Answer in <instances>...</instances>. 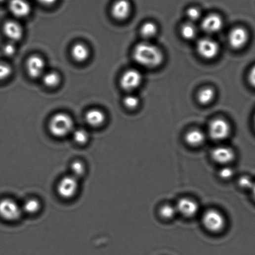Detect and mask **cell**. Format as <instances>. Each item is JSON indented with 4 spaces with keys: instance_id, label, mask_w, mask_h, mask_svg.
I'll use <instances>...</instances> for the list:
<instances>
[{
    "instance_id": "obj_1",
    "label": "cell",
    "mask_w": 255,
    "mask_h": 255,
    "mask_svg": "<svg viewBox=\"0 0 255 255\" xmlns=\"http://www.w3.org/2000/svg\"><path fill=\"white\" fill-rule=\"evenodd\" d=\"M133 58L139 65L156 68L163 63L164 56L159 47L148 42L137 44L133 50Z\"/></svg>"
},
{
    "instance_id": "obj_2",
    "label": "cell",
    "mask_w": 255,
    "mask_h": 255,
    "mask_svg": "<svg viewBox=\"0 0 255 255\" xmlns=\"http://www.w3.org/2000/svg\"><path fill=\"white\" fill-rule=\"evenodd\" d=\"M48 128L53 136L62 138L67 136L74 129L73 119L68 114L57 113L52 117L49 121Z\"/></svg>"
},
{
    "instance_id": "obj_3",
    "label": "cell",
    "mask_w": 255,
    "mask_h": 255,
    "mask_svg": "<svg viewBox=\"0 0 255 255\" xmlns=\"http://www.w3.org/2000/svg\"><path fill=\"white\" fill-rule=\"evenodd\" d=\"M202 223L207 230L212 233L221 232L226 225L225 216L220 211L209 209L205 212L202 218Z\"/></svg>"
},
{
    "instance_id": "obj_4",
    "label": "cell",
    "mask_w": 255,
    "mask_h": 255,
    "mask_svg": "<svg viewBox=\"0 0 255 255\" xmlns=\"http://www.w3.org/2000/svg\"><path fill=\"white\" fill-rule=\"evenodd\" d=\"M22 213L21 206L15 200L9 198H5L0 200V217L4 220H18L20 218Z\"/></svg>"
},
{
    "instance_id": "obj_5",
    "label": "cell",
    "mask_w": 255,
    "mask_h": 255,
    "mask_svg": "<svg viewBox=\"0 0 255 255\" xmlns=\"http://www.w3.org/2000/svg\"><path fill=\"white\" fill-rule=\"evenodd\" d=\"M210 137L215 141H222L230 136L231 127L223 119H215L210 123L208 128Z\"/></svg>"
},
{
    "instance_id": "obj_6",
    "label": "cell",
    "mask_w": 255,
    "mask_h": 255,
    "mask_svg": "<svg viewBox=\"0 0 255 255\" xmlns=\"http://www.w3.org/2000/svg\"><path fill=\"white\" fill-rule=\"evenodd\" d=\"M78 189V179L71 175L62 178L57 185L58 195L66 200L73 199L77 194Z\"/></svg>"
},
{
    "instance_id": "obj_7",
    "label": "cell",
    "mask_w": 255,
    "mask_h": 255,
    "mask_svg": "<svg viewBox=\"0 0 255 255\" xmlns=\"http://www.w3.org/2000/svg\"><path fill=\"white\" fill-rule=\"evenodd\" d=\"M197 51L199 55L206 59H212L218 55L220 47L214 40L210 38H204L199 40Z\"/></svg>"
},
{
    "instance_id": "obj_8",
    "label": "cell",
    "mask_w": 255,
    "mask_h": 255,
    "mask_svg": "<svg viewBox=\"0 0 255 255\" xmlns=\"http://www.w3.org/2000/svg\"><path fill=\"white\" fill-rule=\"evenodd\" d=\"M142 82V74L134 69H130L123 74L121 77L120 85L124 90L132 91L139 87Z\"/></svg>"
},
{
    "instance_id": "obj_9",
    "label": "cell",
    "mask_w": 255,
    "mask_h": 255,
    "mask_svg": "<svg viewBox=\"0 0 255 255\" xmlns=\"http://www.w3.org/2000/svg\"><path fill=\"white\" fill-rule=\"evenodd\" d=\"M211 157L215 163L225 166L233 161L235 153L231 147L220 145L212 150Z\"/></svg>"
},
{
    "instance_id": "obj_10",
    "label": "cell",
    "mask_w": 255,
    "mask_h": 255,
    "mask_svg": "<svg viewBox=\"0 0 255 255\" xmlns=\"http://www.w3.org/2000/svg\"><path fill=\"white\" fill-rule=\"evenodd\" d=\"M249 40V32L243 27H236L228 35V42L235 49H240L246 46Z\"/></svg>"
},
{
    "instance_id": "obj_11",
    "label": "cell",
    "mask_w": 255,
    "mask_h": 255,
    "mask_svg": "<svg viewBox=\"0 0 255 255\" xmlns=\"http://www.w3.org/2000/svg\"><path fill=\"white\" fill-rule=\"evenodd\" d=\"M175 207L177 213L186 218L194 217L199 211V204L190 198H182L178 200Z\"/></svg>"
},
{
    "instance_id": "obj_12",
    "label": "cell",
    "mask_w": 255,
    "mask_h": 255,
    "mask_svg": "<svg viewBox=\"0 0 255 255\" xmlns=\"http://www.w3.org/2000/svg\"><path fill=\"white\" fill-rule=\"evenodd\" d=\"M26 66L28 75L36 79L43 76L46 63L41 56L33 55L28 59Z\"/></svg>"
},
{
    "instance_id": "obj_13",
    "label": "cell",
    "mask_w": 255,
    "mask_h": 255,
    "mask_svg": "<svg viewBox=\"0 0 255 255\" xmlns=\"http://www.w3.org/2000/svg\"><path fill=\"white\" fill-rule=\"evenodd\" d=\"M132 4L129 0H116L111 7L112 16L117 20H126L130 15Z\"/></svg>"
},
{
    "instance_id": "obj_14",
    "label": "cell",
    "mask_w": 255,
    "mask_h": 255,
    "mask_svg": "<svg viewBox=\"0 0 255 255\" xmlns=\"http://www.w3.org/2000/svg\"><path fill=\"white\" fill-rule=\"evenodd\" d=\"M223 25L222 18L216 13L209 14L202 21V29L209 34H214L220 32Z\"/></svg>"
},
{
    "instance_id": "obj_15",
    "label": "cell",
    "mask_w": 255,
    "mask_h": 255,
    "mask_svg": "<svg viewBox=\"0 0 255 255\" xmlns=\"http://www.w3.org/2000/svg\"><path fill=\"white\" fill-rule=\"evenodd\" d=\"M8 7L11 13L18 18H25L32 11L30 4L26 0H10Z\"/></svg>"
},
{
    "instance_id": "obj_16",
    "label": "cell",
    "mask_w": 255,
    "mask_h": 255,
    "mask_svg": "<svg viewBox=\"0 0 255 255\" xmlns=\"http://www.w3.org/2000/svg\"><path fill=\"white\" fill-rule=\"evenodd\" d=\"M3 31L4 35L13 42L19 41L23 36L22 26L15 21H6L3 25Z\"/></svg>"
},
{
    "instance_id": "obj_17",
    "label": "cell",
    "mask_w": 255,
    "mask_h": 255,
    "mask_svg": "<svg viewBox=\"0 0 255 255\" xmlns=\"http://www.w3.org/2000/svg\"><path fill=\"white\" fill-rule=\"evenodd\" d=\"M85 118L88 125L97 128L103 125L106 121V115L99 109H91L86 112Z\"/></svg>"
},
{
    "instance_id": "obj_18",
    "label": "cell",
    "mask_w": 255,
    "mask_h": 255,
    "mask_svg": "<svg viewBox=\"0 0 255 255\" xmlns=\"http://www.w3.org/2000/svg\"><path fill=\"white\" fill-rule=\"evenodd\" d=\"M185 140L190 146L199 147L203 144L206 140V135L203 131L198 128H194L186 133Z\"/></svg>"
},
{
    "instance_id": "obj_19",
    "label": "cell",
    "mask_w": 255,
    "mask_h": 255,
    "mask_svg": "<svg viewBox=\"0 0 255 255\" xmlns=\"http://www.w3.org/2000/svg\"><path fill=\"white\" fill-rule=\"evenodd\" d=\"M71 56L76 61L83 63L89 58L90 51L86 45L78 42L73 45L71 48Z\"/></svg>"
},
{
    "instance_id": "obj_20",
    "label": "cell",
    "mask_w": 255,
    "mask_h": 255,
    "mask_svg": "<svg viewBox=\"0 0 255 255\" xmlns=\"http://www.w3.org/2000/svg\"><path fill=\"white\" fill-rule=\"evenodd\" d=\"M215 92L213 88L206 87L199 90L197 94V100L202 105H207L213 101Z\"/></svg>"
},
{
    "instance_id": "obj_21",
    "label": "cell",
    "mask_w": 255,
    "mask_h": 255,
    "mask_svg": "<svg viewBox=\"0 0 255 255\" xmlns=\"http://www.w3.org/2000/svg\"><path fill=\"white\" fill-rule=\"evenodd\" d=\"M42 205L39 200L35 198H31L26 200L25 203L21 206L23 212L30 214L37 213L41 209Z\"/></svg>"
},
{
    "instance_id": "obj_22",
    "label": "cell",
    "mask_w": 255,
    "mask_h": 255,
    "mask_svg": "<svg viewBox=\"0 0 255 255\" xmlns=\"http://www.w3.org/2000/svg\"><path fill=\"white\" fill-rule=\"evenodd\" d=\"M42 82L47 87H55L61 82V76L55 71H51L42 76Z\"/></svg>"
},
{
    "instance_id": "obj_23",
    "label": "cell",
    "mask_w": 255,
    "mask_h": 255,
    "mask_svg": "<svg viewBox=\"0 0 255 255\" xmlns=\"http://www.w3.org/2000/svg\"><path fill=\"white\" fill-rule=\"evenodd\" d=\"M157 26L156 24L152 22H146L140 28V35L145 39H150L156 35Z\"/></svg>"
},
{
    "instance_id": "obj_24",
    "label": "cell",
    "mask_w": 255,
    "mask_h": 255,
    "mask_svg": "<svg viewBox=\"0 0 255 255\" xmlns=\"http://www.w3.org/2000/svg\"><path fill=\"white\" fill-rule=\"evenodd\" d=\"M197 29L191 22L183 24L181 27L180 33L182 37L187 40H191L196 37Z\"/></svg>"
},
{
    "instance_id": "obj_25",
    "label": "cell",
    "mask_w": 255,
    "mask_h": 255,
    "mask_svg": "<svg viewBox=\"0 0 255 255\" xmlns=\"http://www.w3.org/2000/svg\"><path fill=\"white\" fill-rule=\"evenodd\" d=\"M73 137L74 141L80 145L86 144L89 139V133L84 128H78L74 131Z\"/></svg>"
},
{
    "instance_id": "obj_26",
    "label": "cell",
    "mask_w": 255,
    "mask_h": 255,
    "mask_svg": "<svg viewBox=\"0 0 255 255\" xmlns=\"http://www.w3.org/2000/svg\"><path fill=\"white\" fill-rule=\"evenodd\" d=\"M177 213H178L175 206L170 204L163 205L159 210L160 215L166 220H170L175 217Z\"/></svg>"
},
{
    "instance_id": "obj_27",
    "label": "cell",
    "mask_w": 255,
    "mask_h": 255,
    "mask_svg": "<svg viewBox=\"0 0 255 255\" xmlns=\"http://www.w3.org/2000/svg\"><path fill=\"white\" fill-rule=\"evenodd\" d=\"M71 175L76 178L83 177L85 171V165L82 161H75L73 162L70 166Z\"/></svg>"
},
{
    "instance_id": "obj_28",
    "label": "cell",
    "mask_w": 255,
    "mask_h": 255,
    "mask_svg": "<svg viewBox=\"0 0 255 255\" xmlns=\"http://www.w3.org/2000/svg\"><path fill=\"white\" fill-rule=\"evenodd\" d=\"M139 99L133 95H128L123 99V104L126 108L131 109V110L136 109L139 106Z\"/></svg>"
},
{
    "instance_id": "obj_29",
    "label": "cell",
    "mask_w": 255,
    "mask_h": 255,
    "mask_svg": "<svg viewBox=\"0 0 255 255\" xmlns=\"http://www.w3.org/2000/svg\"><path fill=\"white\" fill-rule=\"evenodd\" d=\"M201 10L197 7H190L186 11V15H187V17L191 23L199 20L200 17H201Z\"/></svg>"
},
{
    "instance_id": "obj_30",
    "label": "cell",
    "mask_w": 255,
    "mask_h": 255,
    "mask_svg": "<svg viewBox=\"0 0 255 255\" xmlns=\"http://www.w3.org/2000/svg\"><path fill=\"white\" fill-rule=\"evenodd\" d=\"M12 73V68L8 64L0 63V81H3L8 78Z\"/></svg>"
},
{
    "instance_id": "obj_31",
    "label": "cell",
    "mask_w": 255,
    "mask_h": 255,
    "mask_svg": "<svg viewBox=\"0 0 255 255\" xmlns=\"http://www.w3.org/2000/svg\"><path fill=\"white\" fill-rule=\"evenodd\" d=\"M254 183L252 178L248 175L242 176L238 180V185L240 187L247 190H251Z\"/></svg>"
},
{
    "instance_id": "obj_32",
    "label": "cell",
    "mask_w": 255,
    "mask_h": 255,
    "mask_svg": "<svg viewBox=\"0 0 255 255\" xmlns=\"http://www.w3.org/2000/svg\"><path fill=\"white\" fill-rule=\"evenodd\" d=\"M234 175V170L227 166H224L219 171V176L223 180H229Z\"/></svg>"
},
{
    "instance_id": "obj_33",
    "label": "cell",
    "mask_w": 255,
    "mask_h": 255,
    "mask_svg": "<svg viewBox=\"0 0 255 255\" xmlns=\"http://www.w3.org/2000/svg\"><path fill=\"white\" fill-rule=\"evenodd\" d=\"M16 46L12 42H8V43L4 45L3 49V51L4 55L7 56H12L15 54L16 52Z\"/></svg>"
},
{
    "instance_id": "obj_34",
    "label": "cell",
    "mask_w": 255,
    "mask_h": 255,
    "mask_svg": "<svg viewBox=\"0 0 255 255\" xmlns=\"http://www.w3.org/2000/svg\"><path fill=\"white\" fill-rule=\"evenodd\" d=\"M248 80L252 86L255 88V65L253 66L251 70H250L249 75H248Z\"/></svg>"
},
{
    "instance_id": "obj_35",
    "label": "cell",
    "mask_w": 255,
    "mask_h": 255,
    "mask_svg": "<svg viewBox=\"0 0 255 255\" xmlns=\"http://www.w3.org/2000/svg\"><path fill=\"white\" fill-rule=\"evenodd\" d=\"M38 1L43 5L50 6L55 3L57 0H38Z\"/></svg>"
},
{
    "instance_id": "obj_36",
    "label": "cell",
    "mask_w": 255,
    "mask_h": 255,
    "mask_svg": "<svg viewBox=\"0 0 255 255\" xmlns=\"http://www.w3.org/2000/svg\"><path fill=\"white\" fill-rule=\"evenodd\" d=\"M250 190H251V192H252V197H253V198H254V199L255 200V182L254 183V185H253L252 189Z\"/></svg>"
},
{
    "instance_id": "obj_37",
    "label": "cell",
    "mask_w": 255,
    "mask_h": 255,
    "mask_svg": "<svg viewBox=\"0 0 255 255\" xmlns=\"http://www.w3.org/2000/svg\"><path fill=\"white\" fill-rule=\"evenodd\" d=\"M5 1V0H0V3H1V2H3Z\"/></svg>"
},
{
    "instance_id": "obj_38",
    "label": "cell",
    "mask_w": 255,
    "mask_h": 255,
    "mask_svg": "<svg viewBox=\"0 0 255 255\" xmlns=\"http://www.w3.org/2000/svg\"><path fill=\"white\" fill-rule=\"evenodd\" d=\"M254 125H255V118H254Z\"/></svg>"
}]
</instances>
